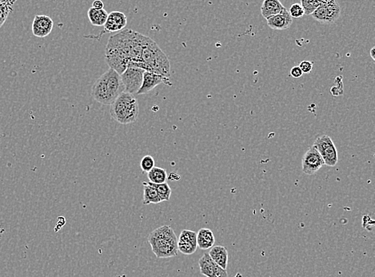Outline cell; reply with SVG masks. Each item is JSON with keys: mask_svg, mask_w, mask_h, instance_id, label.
Wrapping results in <instances>:
<instances>
[{"mask_svg": "<svg viewBox=\"0 0 375 277\" xmlns=\"http://www.w3.org/2000/svg\"><path fill=\"white\" fill-rule=\"evenodd\" d=\"M110 114L120 124L134 123L139 119V102L133 95L123 92L111 105Z\"/></svg>", "mask_w": 375, "mask_h": 277, "instance_id": "5b68a950", "label": "cell"}, {"mask_svg": "<svg viewBox=\"0 0 375 277\" xmlns=\"http://www.w3.org/2000/svg\"><path fill=\"white\" fill-rule=\"evenodd\" d=\"M152 252L157 258H170L178 256V238L172 227L163 225L148 236Z\"/></svg>", "mask_w": 375, "mask_h": 277, "instance_id": "277c9868", "label": "cell"}, {"mask_svg": "<svg viewBox=\"0 0 375 277\" xmlns=\"http://www.w3.org/2000/svg\"><path fill=\"white\" fill-rule=\"evenodd\" d=\"M374 53H375V48H372L371 50H370V56H371L372 59H373V61L375 60V56H374Z\"/></svg>", "mask_w": 375, "mask_h": 277, "instance_id": "1f68e13d", "label": "cell"}, {"mask_svg": "<svg viewBox=\"0 0 375 277\" xmlns=\"http://www.w3.org/2000/svg\"><path fill=\"white\" fill-rule=\"evenodd\" d=\"M209 256L212 261L223 269L226 270L228 263V252L225 247L221 245L213 246L210 250Z\"/></svg>", "mask_w": 375, "mask_h": 277, "instance_id": "2e32d148", "label": "cell"}, {"mask_svg": "<svg viewBox=\"0 0 375 277\" xmlns=\"http://www.w3.org/2000/svg\"><path fill=\"white\" fill-rule=\"evenodd\" d=\"M327 1H321V0H302L301 1V6L302 9L304 11V15H310L313 14L315 10L326 6Z\"/></svg>", "mask_w": 375, "mask_h": 277, "instance_id": "44dd1931", "label": "cell"}, {"mask_svg": "<svg viewBox=\"0 0 375 277\" xmlns=\"http://www.w3.org/2000/svg\"><path fill=\"white\" fill-rule=\"evenodd\" d=\"M141 60L145 72H152L166 79L171 76V64L166 54L155 41L146 35L142 42Z\"/></svg>", "mask_w": 375, "mask_h": 277, "instance_id": "3957f363", "label": "cell"}, {"mask_svg": "<svg viewBox=\"0 0 375 277\" xmlns=\"http://www.w3.org/2000/svg\"><path fill=\"white\" fill-rule=\"evenodd\" d=\"M311 15L315 20H317L318 22H322V24H329L326 6H322V7L318 8L317 10H315Z\"/></svg>", "mask_w": 375, "mask_h": 277, "instance_id": "d4e9b609", "label": "cell"}, {"mask_svg": "<svg viewBox=\"0 0 375 277\" xmlns=\"http://www.w3.org/2000/svg\"><path fill=\"white\" fill-rule=\"evenodd\" d=\"M92 8L98 10L104 9L103 3H102V1H100V0H96V1H95V2L93 3V4H92Z\"/></svg>", "mask_w": 375, "mask_h": 277, "instance_id": "4dcf8cb0", "label": "cell"}, {"mask_svg": "<svg viewBox=\"0 0 375 277\" xmlns=\"http://www.w3.org/2000/svg\"><path fill=\"white\" fill-rule=\"evenodd\" d=\"M302 75H303V73H302L299 66H294L290 70V76L293 77L295 79H299V78L302 77Z\"/></svg>", "mask_w": 375, "mask_h": 277, "instance_id": "f546056e", "label": "cell"}, {"mask_svg": "<svg viewBox=\"0 0 375 277\" xmlns=\"http://www.w3.org/2000/svg\"><path fill=\"white\" fill-rule=\"evenodd\" d=\"M199 268L202 275L206 277H227L226 270L216 265L209 254H203L199 261Z\"/></svg>", "mask_w": 375, "mask_h": 277, "instance_id": "9c48e42d", "label": "cell"}, {"mask_svg": "<svg viewBox=\"0 0 375 277\" xmlns=\"http://www.w3.org/2000/svg\"><path fill=\"white\" fill-rule=\"evenodd\" d=\"M299 66L302 73L309 74L313 69V62H310V61H302Z\"/></svg>", "mask_w": 375, "mask_h": 277, "instance_id": "f1b7e54d", "label": "cell"}, {"mask_svg": "<svg viewBox=\"0 0 375 277\" xmlns=\"http://www.w3.org/2000/svg\"><path fill=\"white\" fill-rule=\"evenodd\" d=\"M15 1H0V28L8 19L10 13L13 11Z\"/></svg>", "mask_w": 375, "mask_h": 277, "instance_id": "603a6c76", "label": "cell"}, {"mask_svg": "<svg viewBox=\"0 0 375 277\" xmlns=\"http://www.w3.org/2000/svg\"><path fill=\"white\" fill-rule=\"evenodd\" d=\"M148 178L150 182L153 184H162L168 181V172L164 169L155 166L151 171L148 173Z\"/></svg>", "mask_w": 375, "mask_h": 277, "instance_id": "ac0fdd59", "label": "cell"}, {"mask_svg": "<svg viewBox=\"0 0 375 277\" xmlns=\"http://www.w3.org/2000/svg\"><path fill=\"white\" fill-rule=\"evenodd\" d=\"M197 233L192 230L183 229L181 232L178 242H190L197 244Z\"/></svg>", "mask_w": 375, "mask_h": 277, "instance_id": "cb8c5ba5", "label": "cell"}, {"mask_svg": "<svg viewBox=\"0 0 375 277\" xmlns=\"http://www.w3.org/2000/svg\"><path fill=\"white\" fill-rule=\"evenodd\" d=\"M144 36L137 31L126 29L110 37L105 52L110 69L119 75L128 67L144 70L141 60Z\"/></svg>", "mask_w": 375, "mask_h": 277, "instance_id": "6da1fadb", "label": "cell"}, {"mask_svg": "<svg viewBox=\"0 0 375 277\" xmlns=\"http://www.w3.org/2000/svg\"><path fill=\"white\" fill-rule=\"evenodd\" d=\"M142 184H143L142 204L144 205H148L150 204H159V203L162 202L155 189L148 186L147 182H142Z\"/></svg>", "mask_w": 375, "mask_h": 277, "instance_id": "d6986e66", "label": "cell"}, {"mask_svg": "<svg viewBox=\"0 0 375 277\" xmlns=\"http://www.w3.org/2000/svg\"><path fill=\"white\" fill-rule=\"evenodd\" d=\"M155 166V159L152 156L146 155L140 161V168L145 173L151 171Z\"/></svg>", "mask_w": 375, "mask_h": 277, "instance_id": "4316f807", "label": "cell"}, {"mask_svg": "<svg viewBox=\"0 0 375 277\" xmlns=\"http://www.w3.org/2000/svg\"><path fill=\"white\" fill-rule=\"evenodd\" d=\"M88 15L90 22L92 25L96 26V27H103L108 19V13L105 9H95L91 7L88 10Z\"/></svg>", "mask_w": 375, "mask_h": 277, "instance_id": "e0dca14e", "label": "cell"}, {"mask_svg": "<svg viewBox=\"0 0 375 277\" xmlns=\"http://www.w3.org/2000/svg\"><path fill=\"white\" fill-rule=\"evenodd\" d=\"M123 92L125 89L120 75L112 69L101 75L91 88L93 99L106 106H111Z\"/></svg>", "mask_w": 375, "mask_h": 277, "instance_id": "7a4b0ae2", "label": "cell"}, {"mask_svg": "<svg viewBox=\"0 0 375 277\" xmlns=\"http://www.w3.org/2000/svg\"><path fill=\"white\" fill-rule=\"evenodd\" d=\"M326 10H327L328 19H329V24L335 22V21L339 19L341 15V8L339 4L337 2H335L334 0L327 1L326 5Z\"/></svg>", "mask_w": 375, "mask_h": 277, "instance_id": "7402d4cb", "label": "cell"}, {"mask_svg": "<svg viewBox=\"0 0 375 277\" xmlns=\"http://www.w3.org/2000/svg\"><path fill=\"white\" fill-rule=\"evenodd\" d=\"M196 241L198 248L202 250L211 249L215 245V235L210 228H200L197 233Z\"/></svg>", "mask_w": 375, "mask_h": 277, "instance_id": "5bb4252c", "label": "cell"}, {"mask_svg": "<svg viewBox=\"0 0 375 277\" xmlns=\"http://www.w3.org/2000/svg\"><path fill=\"white\" fill-rule=\"evenodd\" d=\"M313 146L320 153L326 166L334 167L337 165L339 160L337 149L330 136L322 135L315 140Z\"/></svg>", "mask_w": 375, "mask_h": 277, "instance_id": "8992f818", "label": "cell"}, {"mask_svg": "<svg viewBox=\"0 0 375 277\" xmlns=\"http://www.w3.org/2000/svg\"><path fill=\"white\" fill-rule=\"evenodd\" d=\"M128 24V18L124 13L120 11H112L108 14L104 29L106 32H119L125 28Z\"/></svg>", "mask_w": 375, "mask_h": 277, "instance_id": "7c38bea8", "label": "cell"}, {"mask_svg": "<svg viewBox=\"0 0 375 277\" xmlns=\"http://www.w3.org/2000/svg\"><path fill=\"white\" fill-rule=\"evenodd\" d=\"M197 244L190 242H178V251L184 255H192L196 252Z\"/></svg>", "mask_w": 375, "mask_h": 277, "instance_id": "484cf974", "label": "cell"}, {"mask_svg": "<svg viewBox=\"0 0 375 277\" xmlns=\"http://www.w3.org/2000/svg\"><path fill=\"white\" fill-rule=\"evenodd\" d=\"M266 21H267V25L269 28L273 30H278V31L288 29L293 22V19L286 8H285L279 15L268 18Z\"/></svg>", "mask_w": 375, "mask_h": 277, "instance_id": "4fadbf2b", "label": "cell"}, {"mask_svg": "<svg viewBox=\"0 0 375 277\" xmlns=\"http://www.w3.org/2000/svg\"><path fill=\"white\" fill-rule=\"evenodd\" d=\"M144 72V70L139 68L128 67L120 75L126 93L132 95L138 93L142 86Z\"/></svg>", "mask_w": 375, "mask_h": 277, "instance_id": "52a82bcc", "label": "cell"}, {"mask_svg": "<svg viewBox=\"0 0 375 277\" xmlns=\"http://www.w3.org/2000/svg\"><path fill=\"white\" fill-rule=\"evenodd\" d=\"M54 22L48 15H36L32 22L33 35L38 38H45L51 34L53 29Z\"/></svg>", "mask_w": 375, "mask_h": 277, "instance_id": "30bf717a", "label": "cell"}, {"mask_svg": "<svg viewBox=\"0 0 375 277\" xmlns=\"http://www.w3.org/2000/svg\"><path fill=\"white\" fill-rule=\"evenodd\" d=\"M289 13L292 18H302L304 15V11L302 9L300 4H292L291 7L289 8Z\"/></svg>", "mask_w": 375, "mask_h": 277, "instance_id": "83f0119b", "label": "cell"}, {"mask_svg": "<svg viewBox=\"0 0 375 277\" xmlns=\"http://www.w3.org/2000/svg\"><path fill=\"white\" fill-rule=\"evenodd\" d=\"M324 166L323 159L318 150L314 146L309 148L302 157V172L307 175H313Z\"/></svg>", "mask_w": 375, "mask_h": 277, "instance_id": "ba28073f", "label": "cell"}, {"mask_svg": "<svg viewBox=\"0 0 375 277\" xmlns=\"http://www.w3.org/2000/svg\"><path fill=\"white\" fill-rule=\"evenodd\" d=\"M162 82L166 85H171L170 84L171 82H169V79H166V78L152 73V72H145L143 74L142 86H141L140 89H139L136 95H146Z\"/></svg>", "mask_w": 375, "mask_h": 277, "instance_id": "8fae6325", "label": "cell"}, {"mask_svg": "<svg viewBox=\"0 0 375 277\" xmlns=\"http://www.w3.org/2000/svg\"><path fill=\"white\" fill-rule=\"evenodd\" d=\"M148 184L151 186L152 188L155 189V191L159 195V198H160L161 201H168L171 199L172 191L168 183L153 184V183L148 182Z\"/></svg>", "mask_w": 375, "mask_h": 277, "instance_id": "ffe728a7", "label": "cell"}, {"mask_svg": "<svg viewBox=\"0 0 375 277\" xmlns=\"http://www.w3.org/2000/svg\"><path fill=\"white\" fill-rule=\"evenodd\" d=\"M285 8L279 0H265L261 7V13L267 20L268 18L280 14Z\"/></svg>", "mask_w": 375, "mask_h": 277, "instance_id": "9a60e30c", "label": "cell"}]
</instances>
